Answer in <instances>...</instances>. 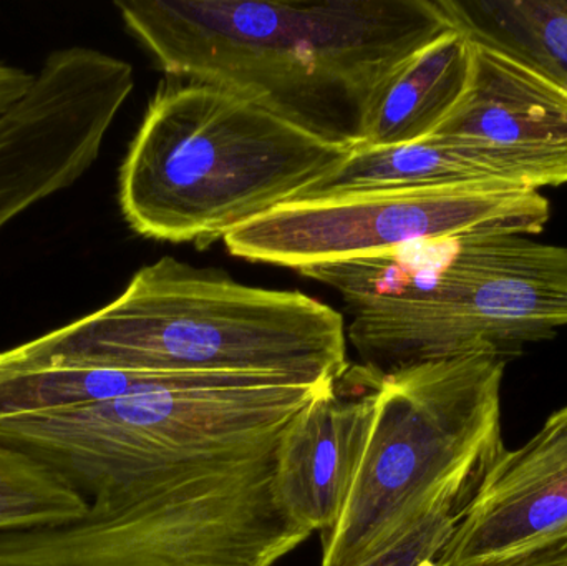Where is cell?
Segmentation results:
<instances>
[{
  "label": "cell",
  "instance_id": "1",
  "mask_svg": "<svg viewBox=\"0 0 567 566\" xmlns=\"http://www.w3.org/2000/svg\"><path fill=\"white\" fill-rule=\"evenodd\" d=\"M165 75L236 90L287 122L357 148L393 76L453 29L439 0H118Z\"/></svg>",
  "mask_w": 567,
  "mask_h": 566
},
{
  "label": "cell",
  "instance_id": "2",
  "mask_svg": "<svg viewBox=\"0 0 567 566\" xmlns=\"http://www.w3.org/2000/svg\"><path fill=\"white\" fill-rule=\"evenodd\" d=\"M339 292L347 342L389 374L472 354L515 358L567 328V246L468 233L299 272Z\"/></svg>",
  "mask_w": 567,
  "mask_h": 566
},
{
  "label": "cell",
  "instance_id": "3",
  "mask_svg": "<svg viewBox=\"0 0 567 566\" xmlns=\"http://www.w3.org/2000/svg\"><path fill=\"white\" fill-rule=\"evenodd\" d=\"M23 348L66 364L282 375L307 384H336L350 369L346 321L336 309L169 256L140 269L105 308Z\"/></svg>",
  "mask_w": 567,
  "mask_h": 566
},
{
  "label": "cell",
  "instance_id": "4",
  "mask_svg": "<svg viewBox=\"0 0 567 566\" xmlns=\"http://www.w3.org/2000/svg\"><path fill=\"white\" fill-rule=\"evenodd\" d=\"M352 150L228 86L165 75L120 169V208L143 238L209 248L302 198Z\"/></svg>",
  "mask_w": 567,
  "mask_h": 566
},
{
  "label": "cell",
  "instance_id": "5",
  "mask_svg": "<svg viewBox=\"0 0 567 566\" xmlns=\"http://www.w3.org/2000/svg\"><path fill=\"white\" fill-rule=\"evenodd\" d=\"M508 359L472 354L379 375L375 418L320 566H353L443 495L478 488L503 449Z\"/></svg>",
  "mask_w": 567,
  "mask_h": 566
},
{
  "label": "cell",
  "instance_id": "6",
  "mask_svg": "<svg viewBox=\"0 0 567 566\" xmlns=\"http://www.w3.org/2000/svg\"><path fill=\"white\" fill-rule=\"evenodd\" d=\"M275 451L173 469L66 527L0 534V566H275L312 535L276 501Z\"/></svg>",
  "mask_w": 567,
  "mask_h": 566
},
{
  "label": "cell",
  "instance_id": "7",
  "mask_svg": "<svg viewBox=\"0 0 567 566\" xmlns=\"http://www.w3.org/2000/svg\"><path fill=\"white\" fill-rule=\"evenodd\" d=\"M336 384L143 392L0 422V442L45 462L90 504L105 502L173 469L269 454Z\"/></svg>",
  "mask_w": 567,
  "mask_h": 566
},
{
  "label": "cell",
  "instance_id": "8",
  "mask_svg": "<svg viewBox=\"0 0 567 566\" xmlns=\"http://www.w3.org/2000/svg\"><path fill=\"white\" fill-rule=\"evenodd\" d=\"M549 216L542 192L509 183L379 189L284 203L223 243L235 258L300 272L468 233L538 236Z\"/></svg>",
  "mask_w": 567,
  "mask_h": 566
},
{
  "label": "cell",
  "instance_id": "9",
  "mask_svg": "<svg viewBox=\"0 0 567 566\" xmlns=\"http://www.w3.org/2000/svg\"><path fill=\"white\" fill-rule=\"evenodd\" d=\"M432 135L495 156L525 188L567 185V89L495 47L470 40L465 89Z\"/></svg>",
  "mask_w": 567,
  "mask_h": 566
},
{
  "label": "cell",
  "instance_id": "10",
  "mask_svg": "<svg viewBox=\"0 0 567 566\" xmlns=\"http://www.w3.org/2000/svg\"><path fill=\"white\" fill-rule=\"evenodd\" d=\"M567 532V405L518 449H503L436 566H473Z\"/></svg>",
  "mask_w": 567,
  "mask_h": 566
},
{
  "label": "cell",
  "instance_id": "11",
  "mask_svg": "<svg viewBox=\"0 0 567 566\" xmlns=\"http://www.w3.org/2000/svg\"><path fill=\"white\" fill-rule=\"evenodd\" d=\"M346 399L337 382L284 428L275 451L276 501L303 531L327 534L346 507L375 418V382Z\"/></svg>",
  "mask_w": 567,
  "mask_h": 566
},
{
  "label": "cell",
  "instance_id": "12",
  "mask_svg": "<svg viewBox=\"0 0 567 566\" xmlns=\"http://www.w3.org/2000/svg\"><path fill=\"white\" fill-rule=\"evenodd\" d=\"M256 374H183L66 364L17 346L0 351V422L35 418L143 392L169 389L252 388Z\"/></svg>",
  "mask_w": 567,
  "mask_h": 566
},
{
  "label": "cell",
  "instance_id": "13",
  "mask_svg": "<svg viewBox=\"0 0 567 566\" xmlns=\"http://www.w3.org/2000/svg\"><path fill=\"white\" fill-rule=\"evenodd\" d=\"M485 182L525 188L495 156L458 140L430 135L402 145L357 146L339 168L317 182L299 199Z\"/></svg>",
  "mask_w": 567,
  "mask_h": 566
},
{
  "label": "cell",
  "instance_id": "14",
  "mask_svg": "<svg viewBox=\"0 0 567 566\" xmlns=\"http://www.w3.org/2000/svg\"><path fill=\"white\" fill-rule=\"evenodd\" d=\"M470 40L446 30L393 76L380 99L363 146H393L432 135L465 89Z\"/></svg>",
  "mask_w": 567,
  "mask_h": 566
},
{
  "label": "cell",
  "instance_id": "15",
  "mask_svg": "<svg viewBox=\"0 0 567 566\" xmlns=\"http://www.w3.org/2000/svg\"><path fill=\"white\" fill-rule=\"evenodd\" d=\"M453 29L567 89V0H439Z\"/></svg>",
  "mask_w": 567,
  "mask_h": 566
},
{
  "label": "cell",
  "instance_id": "16",
  "mask_svg": "<svg viewBox=\"0 0 567 566\" xmlns=\"http://www.w3.org/2000/svg\"><path fill=\"white\" fill-rule=\"evenodd\" d=\"M89 508L90 502L50 465L0 442V534L66 527Z\"/></svg>",
  "mask_w": 567,
  "mask_h": 566
},
{
  "label": "cell",
  "instance_id": "17",
  "mask_svg": "<svg viewBox=\"0 0 567 566\" xmlns=\"http://www.w3.org/2000/svg\"><path fill=\"white\" fill-rule=\"evenodd\" d=\"M476 491L463 488L443 495L393 541L353 566H436Z\"/></svg>",
  "mask_w": 567,
  "mask_h": 566
},
{
  "label": "cell",
  "instance_id": "18",
  "mask_svg": "<svg viewBox=\"0 0 567 566\" xmlns=\"http://www.w3.org/2000/svg\"><path fill=\"white\" fill-rule=\"evenodd\" d=\"M473 566H567V532L522 554Z\"/></svg>",
  "mask_w": 567,
  "mask_h": 566
},
{
  "label": "cell",
  "instance_id": "19",
  "mask_svg": "<svg viewBox=\"0 0 567 566\" xmlns=\"http://www.w3.org/2000/svg\"><path fill=\"white\" fill-rule=\"evenodd\" d=\"M35 82V73L0 62V116L23 99Z\"/></svg>",
  "mask_w": 567,
  "mask_h": 566
}]
</instances>
